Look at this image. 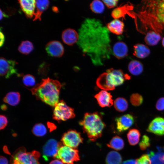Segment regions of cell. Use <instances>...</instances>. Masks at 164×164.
<instances>
[{
  "label": "cell",
  "mask_w": 164,
  "mask_h": 164,
  "mask_svg": "<svg viewBox=\"0 0 164 164\" xmlns=\"http://www.w3.org/2000/svg\"><path fill=\"white\" fill-rule=\"evenodd\" d=\"M108 31L99 21L95 19L85 20L80 29L77 43L95 65H102L112 52Z\"/></svg>",
  "instance_id": "1"
},
{
  "label": "cell",
  "mask_w": 164,
  "mask_h": 164,
  "mask_svg": "<svg viewBox=\"0 0 164 164\" xmlns=\"http://www.w3.org/2000/svg\"><path fill=\"white\" fill-rule=\"evenodd\" d=\"M128 15L134 19L137 30L145 34L153 31L164 35V0H143Z\"/></svg>",
  "instance_id": "2"
},
{
  "label": "cell",
  "mask_w": 164,
  "mask_h": 164,
  "mask_svg": "<svg viewBox=\"0 0 164 164\" xmlns=\"http://www.w3.org/2000/svg\"><path fill=\"white\" fill-rule=\"evenodd\" d=\"M61 88V85L59 81L48 77L42 79L30 91L37 100L54 107L59 102Z\"/></svg>",
  "instance_id": "3"
},
{
  "label": "cell",
  "mask_w": 164,
  "mask_h": 164,
  "mask_svg": "<svg viewBox=\"0 0 164 164\" xmlns=\"http://www.w3.org/2000/svg\"><path fill=\"white\" fill-rule=\"evenodd\" d=\"M79 124L82 126L84 132L93 142L101 136L103 130L106 126L101 114L98 112L85 113Z\"/></svg>",
  "instance_id": "4"
},
{
  "label": "cell",
  "mask_w": 164,
  "mask_h": 164,
  "mask_svg": "<svg viewBox=\"0 0 164 164\" xmlns=\"http://www.w3.org/2000/svg\"><path fill=\"white\" fill-rule=\"evenodd\" d=\"M40 153L34 151L26 152L24 147L19 148L13 154L10 161L11 164H39V159Z\"/></svg>",
  "instance_id": "5"
},
{
  "label": "cell",
  "mask_w": 164,
  "mask_h": 164,
  "mask_svg": "<svg viewBox=\"0 0 164 164\" xmlns=\"http://www.w3.org/2000/svg\"><path fill=\"white\" fill-rule=\"evenodd\" d=\"M75 117L73 109L67 106L63 100L60 101L55 106L53 118L58 122L73 118Z\"/></svg>",
  "instance_id": "6"
},
{
  "label": "cell",
  "mask_w": 164,
  "mask_h": 164,
  "mask_svg": "<svg viewBox=\"0 0 164 164\" xmlns=\"http://www.w3.org/2000/svg\"><path fill=\"white\" fill-rule=\"evenodd\" d=\"M54 158L60 160L66 164H74L80 160L78 151L66 146H62Z\"/></svg>",
  "instance_id": "7"
},
{
  "label": "cell",
  "mask_w": 164,
  "mask_h": 164,
  "mask_svg": "<svg viewBox=\"0 0 164 164\" xmlns=\"http://www.w3.org/2000/svg\"><path fill=\"white\" fill-rule=\"evenodd\" d=\"M107 78L110 85L115 87L122 84L125 80L129 79L130 77L124 74L121 70H115L111 68L106 70Z\"/></svg>",
  "instance_id": "8"
},
{
  "label": "cell",
  "mask_w": 164,
  "mask_h": 164,
  "mask_svg": "<svg viewBox=\"0 0 164 164\" xmlns=\"http://www.w3.org/2000/svg\"><path fill=\"white\" fill-rule=\"evenodd\" d=\"M61 141L64 145L76 149L82 143L83 138L79 132L70 130L63 134Z\"/></svg>",
  "instance_id": "9"
},
{
  "label": "cell",
  "mask_w": 164,
  "mask_h": 164,
  "mask_svg": "<svg viewBox=\"0 0 164 164\" xmlns=\"http://www.w3.org/2000/svg\"><path fill=\"white\" fill-rule=\"evenodd\" d=\"M16 63L14 60H7L3 57H1L0 58V76L7 79L15 74L20 76V74L17 72L15 68Z\"/></svg>",
  "instance_id": "10"
},
{
  "label": "cell",
  "mask_w": 164,
  "mask_h": 164,
  "mask_svg": "<svg viewBox=\"0 0 164 164\" xmlns=\"http://www.w3.org/2000/svg\"><path fill=\"white\" fill-rule=\"evenodd\" d=\"M62 146L61 143L56 140L52 138L49 139L43 148V157L44 159L47 161L50 158H54Z\"/></svg>",
  "instance_id": "11"
},
{
  "label": "cell",
  "mask_w": 164,
  "mask_h": 164,
  "mask_svg": "<svg viewBox=\"0 0 164 164\" xmlns=\"http://www.w3.org/2000/svg\"><path fill=\"white\" fill-rule=\"evenodd\" d=\"M115 121L117 130L119 132H124L128 129L134 122L133 116L129 114H125L117 117L115 118Z\"/></svg>",
  "instance_id": "12"
},
{
  "label": "cell",
  "mask_w": 164,
  "mask_h": 164,
  "mask_svg": "<svg viewBox=\"0 0 164 164\" xmlns=\"http://www.w3.org/2000/svg\"><path fill=\"white\" fill-rule=\"evenodd\" d=\"M45 49L48 55L53 57H60L64 52V49L62 44L56 40L51 41L46 46Z\"/></svg>",
  "instance_id": "13"
},
{
  "label": "cell",
  "mask_w": 164,
  "mask_h": 164,
  "mask_svg": "<svg viewBox=\"0 0 164 164\" xmlns=\"http://www.w3.org/2000/svg\"><path fill=\"white\" fill-rule=\"evenodd\" d=\"M147 130L157 135H164V118L157 117L154 119L149 124Z\"/></svg>",
  "instance_id": "14"
},
{
  "label": "cell",
  "mask_w": 164,
  "mask_h": 164,
  "mask_svg": "<svg viewBox=\"0 0 164 164\" xmlns=\"http://www.w3.org/2000/svg\"><path fill=\"white\" fill-rule=\"evenodd\" d=\"M94 97L101 107H110L113 104L112 96L110 93L105 91H101L96 94Z\"/></svg>",
  "instance_id": "15"
},
{
  "label": "cell",
  "mask_w": 164,
  "mask_h": 164,
  "mask_svg": "<svg viewBox=\"0 0 164 164\" xmlns=\"http://www.w3.org/2000/svg\"><path fill=\"white\" fill-rule=\"evenodd\" d=\"M62 38L64 43L68 45H72L77 42L79 38V35L75 30L68 28L63 32Z\"/></svg>",
  "instance_id": "16"
},
{
  "label": "cell",
  "mask_w": 164,
  "mask_h": 164,
  "mask_svg": "<svg viewBox=\"0 0 164 164\" xmlns=\"http://www.w3.org/2000/svg\"><path fill=\"white\" fill-rule=\"evenodd\" d=\"M21 8L28 18H31L35 15L34 10L36 1L35 0H20L18 1Z\"/></svg>",
  "instance_id": "17"
},
{
  "label": "cell",
  "mask_w": 164,
  "mask_h": 164,
  "mask_svg": "<svg viewBox=\"0 0 164 164\" xmlns=\"http://www.w3.org/2000/svg\"><path fill=\"white\" fill-rule=\"evenodd\" d=\"M112 51L113 54L116 58L121 59L127 56L128 49L125 43L119 41L114 44Z\"/></svg>",
  "instance_id": "18"
},
{
  "label": "cell",
  "mask_w": 164,
  "mask_h": 164,
  "mask_svg": "<svg viewBox=\"0 0 164 164\" xmlns=\"http://www.w3.org/2000/svg\"><path fill=\"white\" fill-rule=\"evenodd\" d=\"M124 27V23L117 19H114L108 23L107 28L110 32L117 35L122 34Z\"/></svg>",
  "instance_id": "19"
},
{
  "label": "cell",
  "mask_w": 164,
  "mask_h": 164,
  "mask_svg": "<svg viewBox=\"0 0 164 164\" xmlns=\"http://www.w3.org/2000/svg\"><path fill=\"white\" fill-rule=\"evenodd\" d=\"M134 56L140 59L145 58L150 53V50L148 46L143 44L137 43L133 46Z\"/></svg>",
  "instance_id": "20"
},
{
  "label": "cell",
  "mask_w": 164,
  "mask_h": 164,
  "mask_svg": "<svg viewBox=\"0 0 164 164\" xmlns=\"http://www.w3.org/2000/svg\"><path fill=\"white\" fill-rule=\"evenodd\" d=\"M145 34V42L147 45L150 46L156 45L162 38L160 34L153 31H149Z\"/></svg>",
  "instance_id": "21"
},
{
  "label": "cell",
  "mask_w": 164,
  "mask_h": 164,
  "mask_svg": "<svg viewBox=\"0 0 164 164\" xmlns=\"http://www.w3.org/2000/svg\"><path fill=\"white\" fill-rule=\"evenodd\" d=\"M36 12L35 13V18L33 21L37 19L41 20V16L43 12L48 8L50 2L48 0H36Z\"/></svg>",
  "instance_id": "22"
},
{
  "label": "cell",
  "mask_w": 164,
  "mask_h": 164,
  "mask_svg": "<svg viewBox=\"0 0 164 164\" xmlns=\"http://www.w3.org/2000/svg\"><path fill=\"white\" fill-rule=\"evenodd\" d=\"M128 68L129 72L135 76L140 74L143 70L142 63L136 60L131 61L129 63Z\"/></svg>",
  "instance_id": "23"
},
{
  "label": "cell",
  "mask_w": 164,
  "mask_h": 164,
  "mask_svg": "<svg viewBox=\"0 0 164 164\" xmlns=\"http://www.w3.org/2000/svg\"><path fill=\"white\" fill-rule=\"evenodd\" d=\"M20 95L18 92H10L8 93L3 99L5 103L12 106L17 105L20 101Z\"/></svg>",
  "instance_id": "24"
},
{
  "label": "cell",
  "mask_w": 164,
  "mask_h": 164,
  "mask_svg": "<svg viewBox=\"0 0 164 164\" xmlns=\"http://www.w3.org/2000/svg\"><path fill=\"white\" fill-rule=\"evenodd\" d=\"M96 84L99 88L105 91L112 90L115 89L109 84L107 78L106 72L100 75L97 79Z\"/></svg>",
  "instance_id": "25"
},
{
  "label": "cell",
  "mask_w": 164,
  "mask_h": 164,
  "mask_svg": "<svg viewBox=\"0 0 164 164\" xmlns=\"http://www.w3.org/2000/svg\"><path fill=\"white\" fill-rule=\"evenodd\" d=\"M122 159L120 154L116 151H111L107 154L105 161L106 164H121Z\"/></svg>",
  "instance_id": "26"
},
{
  "label": "cell",
  "mask_w": 164,
  "mask_h": 164,
  "mask_svg": "<svg viewBox=\"0 0 164 164\" xmlns=\"http://www.w3.org/2000/svg\"><path fill=\"white\" fill-rule=\"evenodd\" d=\"M131 6V5H126L115 9L112 12V16L114 19H117L122 17H124L125 15L128 14Z\"/></svg>",
  "instance_id": "27"
},
{
  "label": "cell",
  "mask_w": 164,
  "mask_h": 164,
  "mask_svg": "<svg viewBox=\"0 0 164 164\" xmlns=\"http://www.w3.org/2000/svg\"><path fill=\"white\" fill-rule=\"evenodd\" d=\"M140 133L138 130L135 128L130 129L127 134V137L130 144L135 145L139 142Z\"/></svg>",
  "instance_id": "28"
},
{
  "label": "cell",
  "mask_w": 164,
  "mask_h": 164,
  "mask_svg": "<svg viewBox=\"0 0 164 164\" xmlns=\"http://www.w3.org/2000/svg\"><path fill=\"white\" fill-rule=\"evenodd\" d=\"M109 147L116 150H120L124 146V142L123 139L119 136L114 137L107 145Z\"/></svg>",
  "instance_id": "29"
},
{
  "label": "cell",
  "mask_w": 164,
  "mask_h": 164,
  "mask_svg": "<svg viewBox=\"0 0 164 164\" xmlns=\"http://www.w3.org/2000/svg\"><path fill=\"white\" fill-rule=\"evenodd\" d=\"M114 106L117 111L123 112L126 111L128 109V102L127 100L123 97H118L114 101Z\"/></svg>",
  "instance_id": "30"
},
{
  "label": "cell",
  "mask_w": 164,
  "mask_h": 164,
  "mask_svg": "<svg viewBox=\"0 0 164 164\" xmlns=\"http://www.w3.org/2000/svg\"><path fill=\"white\" fill-rule=\"evenodd\" d=\"M148 155L151 164H164V154L163 152H158L155 153L151 151Z\"/></svg>",
  "instance_id": "31"
},
{
  "label": "cell",
  "mask_w": 164,
  "mask_h": 164,
  "mask_svg": "<svg viewBox=\"0 0 164 164\" xmlns=\"http://www.w3.org/2000/svg\"><path fill=\"white\" fill-rule=\"evenodd\" d=\"M33 49L32 43L28 40L22 41L18 48L19 51L21 53L27 55L31 52Z\"/></svg>",
  "instance_id": "32"
},
{
  "label": "cell",
  "mask_w": 164,
  "mask_h": 164,
  "mask_svg": "<svg viewBox=\"0 0 164 164\" xmlns=\"http://www.w3.org/2000/svg\"><path fill=\"white\" fill-rule=\"evenodd\" d=\"M90 8L93 12L97 14H100L104 12V6L101 1L95 0L93 1L90 4Z\"/></svg>",
  "instance_id": "33"
},
{
  "label": "cell",
  "mask_w": 164,
  "mask_h": 164,
  "mask_svg": "<svg viewBox=\"0 0 164 164\" xmlns=\"http://www.w3.org/2000/svg\"><path fill=\"white\" fill-rule=\"evenodd\" d=\"M32 133L36 136L42 137L45 135L47 133V129L43 124L38 123L35 124L32 130Z\"/></svg>",
  "instance_id": "34"
},
{
  "label": "cell",
  "mask_w": 164,
  "mask_h": 164,
  "mask_svg": "<svg viewBox=\"0 0 164 164\" xmlns=\"http://www.w3.org/2000/svg\"><path fill=\"white\" fill-rule=\"evenodd\" d=\"M142 96L138 93H134L131 95L130 97V101L131 104L135 106L141 105L143 102Z\"/></svg>",
  "instance_id": "35"
},
{
  "label": "cell",
  "mask_w": 164,
  "mask_h": 164,
  "mask_svg": "<svg viewBox=\"0 0 164 164\" xmlns=\"http://www.w3.org/2000/svg\"><path fill=\"white\" fill-rule=\"evenodd\" d=\"M22 81L25 85L29 87L32 86L35 84V79L34 77L29 74H27L23 76Z\"/></svg>",
  "instance_id": "36"
},
{
  "label": "cell",
  "mask_w": 164,
  "mask_h": 164,
  "mask_svg": "<svg viewBox=\"0 0 164 164\" xmlns=\"http://www.w3.org/2000/svg\"><path fill=\"white\" fill-rule=\"evenodd\" d=\"M150 145V140L148 136L144 135L139 144L140 149L142 150H145Z\"/></svg>",
  "instance_id": "37"
},
{
  "label": "cell",
  "mask_w": 164,
  "mask_h": 164,
  "mask_svg": "<svg viewBox=\"0 0 164 164\" xmlns=\"http://www.w3.org/2000/svg\"><path fill=\"white\" fill-rule=\"evenodd\" d=\"M136 160L137 164H151L149 157L147 154L142 155Z\"/></svg>",
  "instance_id": "38"
},
{
  "label": "cell",
  "mask_w": 164,
  "mask_h": 164,
  "mask_svg": "<svg viewBox=\"0 0 164 164\" xmlns=\"http://www.w3.org/2000/svg\"><path fill=\"white\" fill-rule=\"evenodd\" d=\"M102 1L108 8L110 9L115 7L117 5L118 1L104 0H102Z\"/></svg>",
  "instance_id": "39"
},
{
  "label": "cell",
  "mask_w": 164,
  "mask_h": 164,
  "mask_svg": "<svg viewBox=\"0 0 164 164\" xmlns=\"http://www.w3.org/2000/svg\"><path fill=\"white\" fill-rule=\"evenodd\" d=\"M156 108L159 111L164 110V97H161L158 100L156 104Z\"/></svg>",
  "instance_id": "40"
},
{
  "label": "cell",
  "mask_w": 164,
  "mask_h": 164,
  "mask_svg": "<svg viewBox=\"0 0 164 164\" xmlns=\"http://www.w3.org/2000/svg\"><path fill=\"white\" fill-rule=\"evenodd\" d=\"M0 129L1 130L4 129L7 125L8 120L5 116L1 115L0 116Z\"/></svg>",
  "instance_id": "41"
},
{
  "label": "cell",
  "mask_w": 164,
  "mask_h": 164,
  "mask_svg": "<svg viewBox=\"0 0 164 164\" xmlns=\"http://www.w3.org/2000/svg\"><path fill=\"white\" fill-rule=\"evenodd\" d=\"M0 46L1 47L3 45L5 40L4 35L1 30L0 32Z\"/></svg>",
  "instance_id": "42"
},
{
  "label": "cell",
  "mask_w": 164,
  "mask_h": 164,
  "mask_svg": "<svg viewBox=\"0 0 164 164\" xmlns=\"http://www.w3.org/2000/svg\"><path fill=\"white\" fill-rule=\"evenodd\" d=\"M122 164H137L136 160L129 159L123 162Z\"/></svg>",
  "instance_id": "43"
},
{
  "label": "cell",
  "mask_w": 164,
  "mask_h": 164,
  "mask_svg": "<svg viewBox=\"0 0 164 164\" xmlns=\"http://www.w3.org/2000/svg\"><path fill=\"white\" fill-rule=\"evenodd\" d=\"M0 164H8L7 159L5 157L1 156L0 158Z\"/></svg>",
  "instance_id": "44"
},
{
  "label": "cell",
  "mask_w": 164,
  "mask_h": 164,
  "mask_svg": "<svg viewBox=\"0 0 164 164\" xmlns=\"http://www.w3.org/2000/svg\"><path fill=\"white\" fill-rule=\"evenodd\" d=\"M49 164H64L60 160L56 159L51 161Z\"/></svg>",
  "instance_id": "45"
},
{
  "label": "cell",
  "mask_w": 164,
  "mask_h": 164,
  "mask_svg": "<svg viewBox=\"0 0 164 164\" xmlns=\"http://www.w3.org/2000/svg\"><path fill=\"white\" fill-rule=\"evenodd\" d=\"M0 20H1L3 17H7V15H5L0 9Z\"/></svg>",
  "instance_id": "46"
},
{
  "label": "cell",
  "mask_w": 164,
  "mask_h": 164,
  "mask_svg": "<svg viewBox=\"0 0 164 164\" xmlns=\"http://www.w3.org/2000/svg\"><path fill=\"white\" fill-rule=\"evenodd\" d=\"M1 108L2 110H5L7 108V106L5 105H2L1 106Z\"/></svg>",
  "instance_id": "47"
},
{
  "label": "cell",
  "mask_w": 164,
  "mask_h": 164,
  "mask_svg": "<svg viewBox=\"0 0 164 164\" xmlns=\"http://www.w3.org/2000/svg\"><path fill=\"white\" fill-rule=\"evenodd\" d=\"M53 11L55 12H58V10L57 8L55 7L53 8Z\"/></svg>",
  "instance_id": "48"
},
{
  "label": "cell",
  "mask_w": 164,
  "mask_h": 164,
  "mask_svg": "<svg viewBox=\"0 0 164 164\" xmlns=\"http://www.w3.org/2000/svg\"><path fill=\"white\" fill-rule=\"evenodd\" d=\"M162 44L163 46L164 47V37L162 38Z\"/></svg>",
  "instance_id": "49"
}]
</instances>
